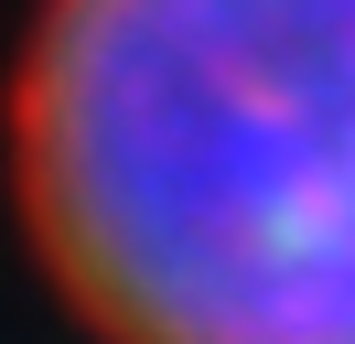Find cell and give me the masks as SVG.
<instances>
[{
    "instance_id": "1",
    "label": "cell",
    "mask_w": 355,
    "mask_h": 344,
    "mask_svg": "<svg viewBox=\"0 0 355 344\" xmlns=\"http://www.w3.org/2000/svg\"><path fill=\"white\" fill-rule=\"evenodd\" d=\"M11 140L108 344H355V0H44Z\"/></svg>"
}]
</instances>
